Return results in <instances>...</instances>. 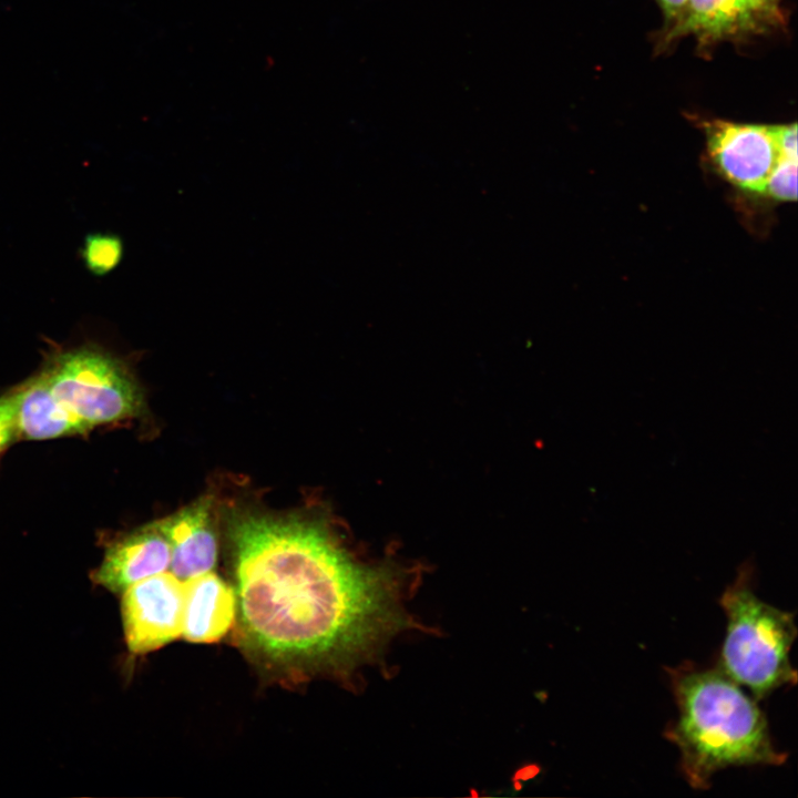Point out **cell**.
I'll return each instance as SVG.
<instances>
[{
	"label": "cell",
	"mask_w": 798,
	"mask_h": 798,
	"mask_svg": "<svg viewBox=\"0 0 798 798\" xmlns=\"http://www.w3.org/2000/svg\"><path fill=\"white\" fill-rule=\"evenodd\" d=\"M236 621L232 585L212 571L184 581L182 636L192 643L223 638Z\"/></svg>",
	"instance_id": "obj_9"
},
{
	"label": "cell",
	"mask_w": 798,
	"mask_h": 798,
	"mask_svg": "<svg viewBox=\"0 0 798 798\" xmlns=\"http://www.w3.org/2000/svg\"><path fill=\"white\" fill-rule=\"evenodd\" d=\"M667 19L675 20V23L681 19L687 0H657Z\"/></svg>",
	"instance_id": "obj_15"
},
{
	"label": "cell",
	"mask_w": 798,
	"mask_h": 798,
	"mask_svg": "<svg viewBox=\"0 0 798 798\" xmlns=\"http://www.w3.org/2000/svg\"><path fill=\"white\" fill-rule=\"evenodd\" d=\"M667 671L678 716L665 737L678 748L683 774L694 789H708L714 774L727 767L786 761L757 699L719 666L688 663Z\"/></svg>",
	"instance_id": "obj_2"
},
{
	"label": "cell",
	"mask_w": 798,
	"mask_h": 798,
	"mask_svg": "<svg viewBox=\"0 0 798 798\" xmlns=\"http://www.w3.org/2000/svg\"><path fill=\"white\" fill-rule=\"evenodd\" d=\"M763 195L778 201H795L797 197V156L781 154L771 172Z\"/></svg>",
	"instance_id": "obj_13"
},
{
	"label": "cell",
	"mask_w": 798,
	"mask_h": 798,
	"mask_svg": "<svg viewBox=\"0 0 798 798\" xmlns=\"http://www.w3.org/2000/svg\"><path fill=\"white\" fill-rule=\"evenodd\" d=\"M751 581L753 566L745 563L719 598L727 618L719 667L759 700L796 684L789 655L797 626L792 613L760 600Z\"/></svg>",
	"instance_id": "obj_3"
},
{
	"label": "cell",
	"mask_w": 798,
	"mask_h": 798,
	"mask_svg": "<svg viewBox=\"0 0 798 798\" xmlns=\"http://www.w3.org/2000/svg\"><path fill=\"white\" fill-rule=\"evenodd\" d=\"M123 254V241L112 233L88 234L80 248L83 265L95 276H104L115 269Z\"/></svg>",
	"instance_id": "obj_12"
},
{
	"label": "cell",
	"mask_w": 798,
	"mask_h": 798,
	"mask_svg": "<svg viewBox=\"0 0 798 798\" xmlns=\"http://www.w3.org/2000/svg\"><path fill=\"white\" fill-rule=\"evenodd\" d=\"M754 13L744 0H687L669 35L693 33L718 39L753 27Z\"/></svg>",
	"instance_id": "obj_11"
},
{
	"label": "cell",
	"mask_w": 798,
	"mask_h": 798,
	"mask_svg": "<svg viewBox=\"0 0 798 798\" xmlns=\"http://www.w3.org/2000/svg\"><path fill=\"white\" fill-rule=\"evenodd\" d=\"M708 153L728 182L764 194L781 151L776 125L738 124L720 120L705 123Z\"/></svg>",
	"instance_id": "obj_6"
},
{
	"label": "cell",
	"mask_w": 798,
	"mask_h": 798,
	"mask_svg": "<svg viewBox=\"0 0 798 798\" xmlns=\"http://www.w3.org/2000/svg\"><path fill=\"white\" fill-rule=\"evenodd\" d=\"M170 563L168 542L154 522L111 542L91 580L121 594L134 583L167 571Z\"/></svg>",
	"instance_id": "obj_7"
},
{
	"label": "cell",
	"mask_w": 798,
	"mask_h": 798,
	"mask_svg": "<svg viewBox=\"0 0 798 798\" xmlns=\"http://www.w3.org/2000/svg\"><path fill=\"white\" fill-rule=\"evenodd\" d=\"M229 543L237 641L272 675L347 676L416 626L406 601L417 566L361 560L324 525L293 516L239 515Z\"/></svg>",
	"instance_id": "obj_1"
},
{
	"label": "cell",
	"mask_w": 798,
	"mask_h": 798,
	"mask_svg": "<svg viewBox=\"0 0 798 798\" xmlns=\"http://www.w3.org/2000/svg\"><path fill=\"white\" fill-rule=\"evenodd\" d=\"M744 1L754 12H757L765 8L768 0H744Z\"/></svg>",
	"instance_id": "obj_16"
},
{
	"label": "cell",
	"mask_w": 798,
	"mask_h": 798,
	"mask_svg": "<svg viewBox=\"0 0 798 798\" xmlns=\"http://www.w3.org/2000/svg\"><path fill=\"white\" fill-rule=\"evenodd\" d=\"M41 372L52 393L92 428L143 409L141 389L125 362L98 345L53 351Z\"/></svg>",
	"instance_id": "obj_4"
},
{
	"label": "cell",
	"mask_w": 798,
	"mask_h": 798,
	"mask_svg": "<svg viewBox=\"0 0 798 798\" xmlns=\"http://www.w3.org/2000/svg\"><path fill=\"white\" fill-rule=\"evenodd\" d=\"M25 381L0 396V453L18 439V410Z\"/></svg>",
	"instance_id": "obj_14"
},
{
	"label": "cell",
	"mask_w": 798,
	"mask_h": 798,
	"mask_svg": "<svg viewBox=\"0 0 798 798\" xmlns=\"http://www.w3.org/2000/svg\"><path fill=\"white\" fill-rule=\"evenodd\" d=\"M171 550L170 569L182 581L212 571L217 560V538L208 499L155 522Z\"/></svg>",
	"instance_id": "obj_8"
},
{
	"label": "cell",
	"mask_w": 798,
	"mask_h": 798,
	"mask_svg": "<svg viewBox=\"0 0 798 798\" xmlns=\"http://www.w3.org/2000/svg\"><path fill=\"white\" fill-rule=\"evenodd\" d=\"M17 424L19 440L85 434L93 429L52 393L41 371L25 380Z\"/></svg>",
	"instance_id": "obj_10"
},
{
	"label": "cell",
	"mask_w": 798,
	"mask_h": 798,
	"mask_svg": "<svg viewBox=\"0 0 798 798\" xmlns=\"http://www.w3.org/2000/svg\"><path fill=\"white\" fill-rule=\"evenodd\" d=\"M121 595L124 640L132 654H147L182 636L184 581L165 571Z\"/></svg>",
	"instance_id": "obj_5"
}]
</instances>
